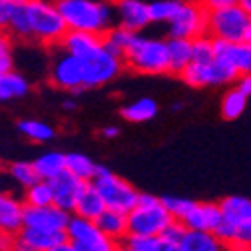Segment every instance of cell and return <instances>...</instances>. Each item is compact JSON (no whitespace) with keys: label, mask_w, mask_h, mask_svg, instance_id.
<instances>
[{"label":"cell","mask_w":251,"mask_h":251,"mask_svg":"<svg viewBox=\"0 0 251 251\" xmlns=\"http://www.w3.org/2000/svg\"><path fill=\"white\" fill-rule=\"evenodd\" d=\"M6 30L18 38L38 40L48 46L60 44L68 34L56 0H28L26 4L14 6Z\"/></svg>","instance_id":"1"},{"label":"cell","mask_w":251,"mask_h":251,"mask_svg":"<svg viewBox=\"0 0 251 251\" xmlns=\"http://www.w3.org/2000/svg\"><path fill=\"white\" fill-rule=\"evenodd\" d=\"M68 30L106 36L114 28L116 8L104 0H56Z\"/></svg>","instance_id":"2"},{"label":"cell","mask_w":251,"mask_h":251,"mask_svg":"<svg viewBox=\"0 0 251 251\" xmlns=\"http://www.w3.org/2000/svg\"><path fill=\"white\" fill-rule=\"evenodd\" d=\"M124 64L140 74H166L170 72L168 42L136 34L130 48L124 54Z\"/></svg>","instance_id":"3"},{"label":"cell","mask_w":251,"mask_h":251,"mask_svg":"<svg viewBox=\"0 0 251 251\" xmlns=\"http://www.w3.org/2000/svg\"><path fill=\"white\" fill-rule=\"evenodd\" d=\"M174 217L166 209L164 201L151 194H140L138 205L128 213V224L132 235H153L162 237Z\"/></svg>","instance_id":"4"},{"label":"cell","mask_w":251,"mask_h":251,"mask_svg":"<svg viewBox=\"0 0 251 251\" xmlns=\"http://www.w3.org/2000/svg\"><path fill=\"white\" fill-rule=\"evenodd\" d=\"M249 32H251V16L239 4L211 10L207 16V36L211 40L241 44L249 40Z\"/></svg>","instance_id":"5"},{"label":"cell","mask_w":251,"mask_h":251,"mask_svg":"<svg viewBox=\"0 0 251 251\" xmlns=\"http://www.w3.org/2000/svg\"><path fill=\"white\" fill-rule=\"evenodd\" d=\"M92 183L96 185V190L102 194L108 209L130 213L138 205L140 194L136 192V187L132 183H128L126 179L114 176L104 166H98L96 168V176H94V181Z\"/></svg>","instance_id":"6"},{"label":"cell","mask_w":251,"mask_h":251,"mask_svg":"<svg viewBox=\"0 0 251 251\" xmlns=\"http://www.w3.org/2000/svg\"><path fill=\"white\" fill-rule=\"evenodd\" d=\"M207 16L209 12L198 2H181L176 16L168 22L170 24V38H183L196 40L200 36H207Z\"/></svg>","instance_id":"7"},{"label":"cell","mask_w":251,"mask_h":251,"mask_svg":"<svg viewBox=\"0 0 251 251\" xmlns=\"http://www.w3.org/2000/svg\"><path fill=\"white\" fill-rule=\"evenodd\" d=\"M68 241L76 247V251H118V241L110 239L102 233L96 222L74 215L66 229Z\"/></svg>","instance_id":"8"},{"label":"cell","mask_w":251,"mask_h":251,"mask_svg":"<svg viewBox=\"0 0 251 251\" xmlns=\"http://www.w3.org/2000/svg\"><path fill=\"white\" fill-rule=\"evenodd\" d=\"M82 64H84V72H86V88H96V86H104L108 82H112L122 66H124V60L116 54H112L106 44L98 46L94 52H90L88 56L80 58Z\"/></svg>","instance_id":"9"},{"label":"cell","mask_w":251,"mask_h":251,"mask_svg":"<svg viewBox=\"0 0 251 251\" xmlns=\"http://www.w3.org/2000/svg\"><path fill=\"white\" fill-rule=\"evenodd\" d=\"M179 76L187 86H194V88L222 86V84H229V82L237 80V72L219 58H215L211 62H205V64L192 62V64L187 66Z\"/></svg>","instance_id":"10"},{"label":"cell","mask_w":251,"mask_h":251,"mask_svg":"<svg viewBox=\"0 0 251 251\" xmlns=\"http://www.w3.org/2000/svg\"><path fill=\"white\" fill-rule=\"evenodd\" d=\"M50 80L54 86H58L62 90H68V92H76L80 88H86V84H84L86 72H84L82 60L62 50V54L52 64Z\"/></svg>","instance_id":"11"},{"label":"cell","mask_w":251,"mask_h":251,"mask_svg":"<svg viewBox=\"0 0 251 251\" xmlns=\"http://www.w3.org/2000/svg\"><path fill=\"white\" fill-rule=\"evenodd\" d=\"M70 211L62 209L58 205H44L34 207L26 205L24 209V227H34V229H50V231H66L70 224Z\"/></svg>","instance_id":"12"},{"label":"cell","mask_w":251,"mask_h":251,"mask_svg":"<svg viewBox=\"0 0 251 251\" xmlns=\"http://www.w3.org/2000/svg\"><path fill=\"white\" fill-rule=\"evenodd\" d=\"M114 8H116L118 26L128 28L134 34H140L151 22L150 4L142 2V0H116Z\"/></svg>","instance_id":"13"},{"label":"cell","mask_w":251,"mask_h":251,"mask_svg":"<svg viewBox=\"0 0 251 251\" xmlns=\"http://www.w3.org/2000/svg\"><path fill=\"white\" fill-rule=\"evenodd\" d=\"M24 209L26 203L12 192H0V233L18 237L24 229Z\"/></svg>","instance_id":"14"},{"label":"cell","mask_w":251,"mask_h":251,"mask_svg":"<svg viewBox=\"0 0 251 251\" xmlns=\"http://www.w3.org/2000/svg\"><path fill=\"white\" fill-rule=\"evenodd\" d=\"M50 183H52V190H54V205L66 209V211H74L78 198L82 196L88 181L78 179L70 172H64L58 177H54Z\"/></svg>","instance_id":"15"},{"label":"cell","mask_w":251,"mask_h":251,"mask_svg":"<svg viewBox=\"0 0 251 251\" xmlns=\"http://www.w3.org/2000/svg\"><path fill=\"white\" fill-rule=\"evenodd\" d=\"M222 207H219V201H198L196 207L187 213V217L183 219V226L190 231H209L213 233L217 229V226L222 224Z\"/></svg>","instance_id":"16"},{"label":"cell","mask_w":251,"mask_h":251,"mask_svg":"<svg viewBox=\"0 0 251 251\" xmlns=\"http://www.w3.org/2000/svg\"><path fill=\"white\" fill-rule=\"evenodd\" d=\"M213 44H215V58L229 64L237 72V76L251 74V42L229 44L222 40H213Z\"/></svg>","instance_id":"17"},{"label":"cell","mask_w":251,"mask_h":251,"mask_svg":"<svg viewBox=\"0 0 251 251\" xmlns=\"http://www.w3.org/2000/svg\"><path fill=\"white\" fill-rule=\"evenodd\" d=\"M222 215L235 229L251 226V200L245 196H227L219 201Z\"/></svg>","instance_id":"18"},{"label":"cell","mask_w":251,"mask_h":251,"mask_svg":"<svg viewBox=\"0 0 251 251\" xmlns=\"http://www.w3.org/2000/svg\"><path fill=\"white\" fill-rule=\"evenodd\" d=\"M102 44H104V36L90 34V32H80V30H68V34L64 36V40L60 42L62 50L76 56V58L88 56L90 52H94Z\"/></svg>","instance_id":"19"},{"label":"cell","mask_w":251,"mask_h":251,"mask_svg":"<svg viewBox=\"0 0 251 251\" xmlns=\"http://www.w3.org/2000/svg\"><path fill=\"white\" fill-rule=\"evenodd\" d=\"M108 209L102 194L96 190L94 183H86L82 196L78 198V203L74 207V215L78 217H84V219H90V222H96V219Z\"/></svg>","instance_id":"20"},{"label":"cell","mask_w":251,"mask_h":251,"mask_svg":"<svg viewBox=\"0 0 251 251\" xmlns=\"http://www.w3.org/2000/svg\"><path fill=\"white\" fill-rule=\"evenodd\" d=\"M98 227L102 229L104 235H108L114 241H124L130 235V224H128V213L116 211V209H106L98 219Z\"/></svg>","instance_id":"21"},{"label":"cell","mask_w":251,"mask_h":251,"mask_svg":"<svg viewBox=\"0 0 251 251\" xmlns=\"http://www.w3.org/2000/svg\"><path fill=\"white\" fill-rule=\"evenodd\" d=\"M168 42V58H170V72L181 74L194 62V40L170 38Z\"/></svg>","instance_id":"22"},{"label":"cell","mask_w":251,"mask_h":251,"mask_svg":"<svg viewBox=\"0 0 251 251\" xmlns=\"http://www.w3.org/2000/svg\"><path fill=\"white\" fill-rule=\"evenodd\" d=\"M36 168V174L40 179L52 181L54 177H58L60 174L66 172V153L60 151H44L42 155L32 162Z\"/></svg>","instance_id":"23"},{"label":"cell","mask_w":251,"mask_h":251,"mask_svg":"<svg viewBox=\"0 0 251 251\" xmlns=\"http://www.w3.org/2000/svg\"><path fill=\"white\" fill-rule=\"evenodd\" d=\"M181 251H227V247L215 233L187 231L181 241Z\"/></svg>","instance_id":"24"},{"label":"cell","mask_w":251,"mask_h":251,"mask_svg":"<svg viewBox=\"0 0 251 251\" xmlns=\"http://www.w3.org/2000/svg\"><path fill=\"white\" fill-rule=\"evenodd\" d=\"M26 94H28V80L22 74L14 70L0 74V104L22 98Z\"/></svg>","instance_id":"25"},{"label":"cell","mask_w":251,"mask_h":251,"mask_svg":"<svg viewBox=\"0 0 251 251\" xmlns=\"http://www.w3.org/2000/svg\"><path fill=\"white\" fill-rule=\"evenodd\" d=\"M20 237H24L28 243H32L40 251H48L60 243L68 241L66 231H50V229H34V227H24Z\"/></svg>","instance_id":"26"},{"label":"cell","mask_w":251,"mask_h":251,"mask_svg":"<svg viewBox=\"0 0 251 251\" xmlns=\"http://www.w3.org/2000/svg\"><path fill=\"white\" fill-rule=\"evenodd\" d=\"M155 114H158V104L151 98H140V100L122 108V118L132 124L150 122L151 118H155Z\"/></svg>","instance_id":"27"},{"label":"cell","mask_w":251,"mask_h":251,"mask_svg":"<svg viewBox=\"0 0 251 251\" xmlns=\"http://www.w3.org/2000/svg\"><path fill=\"white\" fill-rule=\"evenodd\" d=\"M6 176L12 179V183L16 187H22V190H28V187H32L34 183L40 181V177H38L36 168H34L32 162H14L8 168Z\"/></svg>","instance_id":"28"},{"label":"cell","mask_w":251,"mask_h":251,"mask_svg":"<svg viewBox=\"0 0 251 251\" xmlns=\"http://www.w3.org/2000/svg\"><path fill=\"white\" fill-rule=\"evenodd\" d=\"M96 168L98 166L84 153H78V151L66 153V172H70L72 176H76L82 181L94 179V176H96Z\"/></svg>","instance_id":"29"},{"label":"cell","mask_w":251,"mask_h":251,"mask_svg":"<svg viewBox=\"0 0 251 251\" xmlns=\"http://www.w3.org/2000/svg\"><path fill=\"white\" fill-rule=\"evenodd\" d=\"M134 32H130L128 28H122V26H114L110 32L104 36V44H106V48L112 52V54H116V56H120V58H124V54H126V50L130 48V44H132V40H134Z\"/></svg>","instance_id":"30"},{"label":"cell","mask_w":251,"mask_h":251,"mask_svg":"<svg viewBox=\"0 0 251 251\" xmlns=\"http://www.w3.org/2000/svg\"><path fill=\"white\" fill-rule=\"evenodd\" d=\"M24 203L26 205H34V207H44L54 203V190L52 183L46 179H40L32 187L24 190Z\"/></svg>","instance_id":"31"},{"label":"cell","mask_w":251,"mask_h":251,"mask_svg":"<svg viewBox=\"0 0 251 251\" xmlns=\"http://www.w3.org/2000/svg\"><path fill=\"white\" fill-rule=\"evenodd\" d=\"M18 130L24 138L32 140V142H38V144H44V142H50L54 138V128L48 126L46 122H40V120H22L18 124Z\"/></svg>","instance_id":"32"},{"label":"cell","mask_w":251,"mask_h":251,"mask_svg":"<svg viewBox=\"0 0 251 251\" xmlns=\"http://www.w3.org/2000/svg\"><path fill=\"white\" fill-rule=\"evenodd\" d=\"M247 108V96L241 94L235 86L227 90L222 98V116L226 120H237Z\"/></svg>","instance_id":"33"},{"label":"cell","mask_w":251,"mask_h":251,"mask_svg":"<svg viewBox=\"0 0 251 251\" xmlns=\"http://www.w3.org/2000/svg\"><path fill=\"white\" fill-rule=\"evenodd\" d=\"M162 201H164L166 209L170 211V215H172L174 219H177V222H183V219L187 217V213H190V211L196 207V203H198V201H194V200L176 198V196H166V198H162Z\"/></svg>","instance_id":"34"},{"label":"cell","mask_w":251,"mask_h":251,"mask_svg":"<svg viewBox=\"0 0 251 251\" xmlns=\"http://www.w3.org/2000/svg\"><path fill=\"white\" fill-rule=\"evenodd\" d=\"M179 0H160V2L150 4L151 22H170L179 10Z\"/></svg>","instance_id":"35"},{"label":"cell","mask_w":251,"mask_h":251,"mask_svg":"<svg viewBox=\"0 0 251 251\" xmlns=\"http://www.w3.org/2000/svg\"><path fill=\"white\" fill-rule=\"evenodd\" d=\"M122 243L128 245L134 251H160L162 237H153V235H132L130 233Z\"/></svg>","instance_id":"36"},{"label":"cell","mask_w":251,"mask_h":251,"mask_svg":"<svg viewBox=\"0 0 251 251\" xmlns=\"http://www.w3.org/2000/svg\"><path fill=\"white\" fill-rule=\"evenodd\" d=\"M215 60V44L209 36H200L194 40V62L205 64V62Z\"/></svg>","instance_id":"37"},{"label":"cell","mask_w":251,"mask_h":251,"mask_svg":"<svg viewBox=\"0 0 251 251\" xmlns=\"http://www.w3.org/2000/svg\"><path fill=\"white\" fill-rule=\"evenodd\" d=\"M12 70V50L4 30H0V74Z\"/></svg>","instance_id":"38"},{"label":"cell","mask_w":251,"mask_h":251,"mask_svg":"<svg viewBox=\"0 0 251 251\" xmlns=\"http://www.w3.org/2000/svg\"><path fill=\"white\" fill-rule=\"evenodd\" d=\"M187 231H190V229H187L181 222L174 219V222L166 227V231L162 233V239H166V241H174V243H179V245H181V241H183V237H185Z\"/></svg>","instance_id":"39"},{"label":"cell","mask_w":251,"mask_h":251,"mask_svg":"<svg viewBox=\"0 0 251 251\" xmlns=\"http://www.w3.org/2000/svg\"><path fill=\"white\" fill-rule=\"evenodd\" d=\"M213 233L226 243V247H229V245L235 243V233H237V229H235L231 224H227L226 219H222V224L217 226V229H215Z\"/></svg>","instance_id":"40"},{"label":"cell","mask_w":251,"mask_h":251,"mask_svg":"<svg viewBox=\"0 0 251 251\" xmlns=\"http://www.w3.org/2000/svg\"><path fill=\"white\" fill-rule=\"evenodd\" d=\"M198 2H200L207 12H211V10H219V8L233 6V4L239 2V0H198Z\"/></svg>","instance_id":"41"},{"label":"cell","mask_w":251,"mask_h":251,"mask_svg":"<svg viewBox=\"0 0 251 251\" xmlns=\"http://www.w3.org/2000/svg\"><path fill=\"white\" fill-rule=\"evenodd\" d=\"M12 8L14 6L8 2V0H0V30H6L10 14H12Z\"/></svg>","instance_id":"42"},{"label":"cell","mask_w":251,"mask_h":251,"mask_svg":"<svg viewBox=\"0 0 251 251\" xmlns=\"http://www.w3.org/2000/svg\"><path fill=\"white\" fill-rule=\"evenodd\" d=\"M233 245H245V247H251V226H245V227H239L237 233H235V243Z\"/></svg>","instance_id":"43"},{"label":"cell","mask_w":251,"mask_h":251,"mask_svg":"<svg viewBox=\"0 0 251 251\" xmlns=\"http://www.w3.org/2000/svg\"><path fill=\"white\" fill-rule=\"evenodd\" d=\"M235 88L249 98V96H251V74H241V76H237V80H235Z\"/></svg>","instance_id":"44"},{"label":"cell","mask_w":251,"mask_h":251,"mask_svg":"<svg viewBox=\"0 0 251 251\" xmlns=\"http://www.w3.org/2000/svg\"><path fill=\"white\" fill-rule=\"evenodd\" d=\"M12 251H40V249H36L32 243H28L24 237H16V241H14V245H12Z\"/></svg>","instance_id":"45"},{"label":"cell","mask_w":251,"mask_h":251,"mask_svg":"<svg viewBox=\"0 0 251 251\" xmlns=\"http://www.w3.org/2000/svg\"><path fill=\"white\" fill-rule=\"evenodd\" d=\"M16 237L14 235H6V233H0V251H12Z\"/></svg>","instance_id":"46"},{"label":"cell","mask_w":251,"mask_h":251,"mask_svg":"<svg viewBox=\"0 0 251 251\" xmlns=\"http://www.w3.org/2000/svg\"><path fill=\"white\" fill-rule=\"evenodd\" d=\"M160 251H181V245L179 243H174V241H166L162 239V247Z\"/></svg>","instance_id":"47"},{"label":"cell","mask_w":251,"mask_h":251,"mask_svg":"<svg viewBox=\"0 0 251 251\" xmlns=\"http://www.w3.org/2000/svg\"><path fill=\"white\" fill-rule=\"evenodd\" d=\"M48 251H76V247L70 241H64V243H60V245H56V247H52Z\"/></svg>","instance_id":"48"},{"label":"cell","mask_w":251,"mask_h":251,"mask_svg":"<svg viewBox=\"0 0 251 251\" xmlns=\"http://www.w3.org/2000/svg\"><path fill=\"white\" fill-rule=\"evenodd\" d=\"M102 134H104V138H116L120 134V130L116 128V126H108V128L102 130Z\"/></svg>","instance_id":"49"},{"label":"cell","mask_w":251,"mask_h":251,"mask_svg":"<svg viewBox=\"0 0 251 251\" xmlns=\"http://www.w3.org/2000/svg\"><path fill=\"white\" fill-rule=\"evenodd\" d=\"M237 4H239V6H241V8H243V10H245V12L251 16V0H239Z\"/></svg>","instance_id":"50"},{"label":"cell","mask_w":251,"mask_h":251,"mask_svg":"<svg viewBox=\"0 0 251 251\" xmlns=\"http://www.w3.org/2000/svg\"><path fill=\"white\" fill-rule=\"evenodd\" d=\"M62 106H64V110H74L76 108V102L72 98H66L64 102H62Z\"/></svg>","instance_id":"51"},{"label":"cell","mask_w":251,"mask_h":251,"mask_svg":"<svg viewBox=\"0 0 251 251\" xmlns=\"http://www.w3.org/2000/svg\"><path fill=\"white\" fill-rule=\"evenodd\" d=\"M227 251H251V247H245V245H229Z\"/></svg>","instance_id":"52"},{"label":"cell","mask_w":251,"mask_h":251,"mask_svg":"<svg viewBox=\"0 0 251 251\" xmlns=\"http://www.w3.org/2000/svg\"><path fill=\"white\" fill-rule=\"evenodd\" d=\"M8 2H10L12 6H20V4H26L28 0H8Z\"/></svg>","instance_id":"53"},{"label":"cell","mask_w":251,"mask_h":251,"mask_svg":"<svg viewBox=\"0 0 251 251\" xmlns=\"http://www.w3.org/2000/svg\"><path fill=\"white\" fill-rule=\"evenodd\" d=\"M118 251H134V249H130L128 245H124V243H122V245L118 247Z\"/></svg>","instance_id":"54"},{"label":"cell","mask_w":251,"mask_h":251,"mask_svg":"<svg viewBox=\"0 0 251 251\" xmlns=\"http://www.w3.org/2000/svg\"><path fill=\"white\" fill-rule=\"evenodd\" d=\"M247 42H251V32H249V40H247Z\"/></svg>","instance_id":"55"}]
</instances>
